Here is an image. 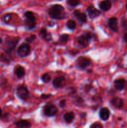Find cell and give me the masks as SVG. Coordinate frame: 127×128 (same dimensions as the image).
Masks as SVG:
<instances>
[{"label":"cell","mask_w":127,"mask_h":128,"mask_svg":"<svg viewBox=\"0 0 127 128\" xmlns=\"http://www.w3.org/2000/svg\"><path fill=\"white\" fill-rule=\"evenodd\" d=\"M112 1L110 0H103L98 4L100 9L103 11H108L112 8Z\"/></svg>","instance_id":"13"},{"label":"cell","mask_w":127,"mask_h":128,"mask_svg":"<svg viewBox=\"0 0 127 128\" xmlns=\"http://www.w3.org/2000/svg\"><path fill=\"white\" fill-rule=\"evenodd\" d=\"M75 64L78 68L81 69V70H84L90 65L91 60L88 58L85 57V56H80L77 59Z\"/></svg>","instance_id":"6"},{"label":"cell","mask_w":127,"mask_h":128,"mask_svg":"<svg viewBox=\"0 0 127 128\" xmlns=\"http://www.w3.org/2000/svg\"><path fill=\"white\" fill-rule=\"evenodd\" d=\"M112 1H114V2H117V0H112Z\"/></svg>","instance_id":"37"},{"label":"cell","mask_w":127,"mask_h":128,"mask_svg":"<svg viewBox=\"0 0 127 128\" xmlns=\"http://www.w3.org/2000/svg\"><path fill=\"white\" fill-rule=\"evenodd\" d=\"M91 88H92V86H91L90 84H87L85 86V91H87V92L89 91Z\"/></svg>","instance_id":"33"},{"label":"cell","mask_w":127,"mask_h":128,"mask_svg":"<svg viewBox=\"0 0 127 128\" xmlns=\"http://www.w3.org/2000/svg\"><path fill=\"white\" fill-rule=\"evenodd\" d=\"M41 80L45 83H47V82H49L51 80V77L49 75V74L45 73L41 76Z\"/></svg>","instance_id":"26"},{"label":"cell","mask_w":127,"mask_h":128,"mask_svg":"<svg viewBox=\"0 0 127 128\" xmlns=\"http://www.w3.org/2000/svg\"><path fill=\"white\" fill-rule=\"evenodd\" d=\"M17 95L21 100H27L29 96V92L25 86H21L17 88Z\"/></svg>","instance_id":"8"},{"label":"cell","mask_w":127,"mask_h":128,"mask_svg":"<svg viewBox=\"0 0 127 128\" xmlns=\"http://www.w3.org/2000/svg\"><path fill=\"white\" fill-rule=\"evenodd\" d=\"M2 39L1 38V37H0V44H1L2 43Z\"/></svg>","instance_id":"36"},{"label":"cell","mask_w":127,"mask_h":128,"mask_svg":"<svg viewBox=\"0 0 127 128\" xmlns=\"http://www.w3.org/2000/svg\"><path fill=\"white\" fill-rule=\"evenodd\" d=\"M1 116H2V110H1V108H0V118L1 117Z\"/></svg>","instance_id":"35"},{"label":"cell","mask_w":127,"mask_h":128,"mask_svg":"<svg viewBox=\"0 0 127 128\" xmlns=\"http://www.w3.org/2000/svg\"><path fill=\"white\" fill-rule=\"evenodd\" d=\"M20 40L19 37H9L6 40L5 42V51L4 52H7L11 54V52L14 50L15 48L17 46V43L19 42Z\"/></svg>","instance_id":"2"},{"label":"cell","mask_w":127,"mask_h":128,"mask_svg":"<svg viewBox=\"0 0 127 128\" xmlns=\"http://www.w3.org/2000/svg\"><path fill=\"white\" fill-rule=\"evenodd\" d=\"M108 26L114 32H118V19L117 18L112 17L108 20Z\"/></svg>","instance_id":"12"},{"label":"cell","mask_w":127,"mask_h":128,"mask_svg":"<svg viewBox=\"0 0 127 128\" xmlns=\"http://www.w3.org/2000/svg\"><path fill=\"white\" fill-rule=\"evenodd\" d=\"M123 40H124L125 42L127 44V32H126L124 34V36H123Z\"/></svg>","instance_id":"34"},{"label":"cell","mask_w":127,"mask_h":128,"mask_svg":"<svg viewBox=\"0 0 127 128\" xmlns=\"http://www.w3.org/2000/svg\"><path fill=\"white\" fill-rule=\"evenodd\" d=\"M14 73L19 79H21L25 76L26 71L24 68L21 66H17L14 69Z\"/></svg>","instance_id":"18"},{"label":"cell","mask_w":127,"mask_h":128,"mask_svg":"<svg viewBox=\"0 0 127 128\" xmlns=\"http://www.w3.org/2000/svg\"><path fill=\"white\" fill-rule=\"evenodd\" d=\"M64 118L67 123H71L75 118V114L73 112H67L65 114Z\"/></svg>","instance_id":"21"},{"label":"cell","mask_w":127,"mask_h":128,"mask_svg":"<svg viewBox=\"0 0 127 128\" xmlns=\"http://www.w3.org/2000/svg\"><path fill=\"white\" fill-rule=\"evenodd\" d=\"M90 128H103V126H102L100 122H95L91 124Z\"/></svg>","instance_id":"28"},{"label":"cell","mask_w":127,"mask_h":128,"mask_svg":"<svg viewBox=\"0 0 127 128\" xmlns=\"http://www.w3.org/2000/svg\"><path fill=\"white\" fill-rule=\"evenodd\" d=\"M87 12L89 18L91 19L96 18L98 17L101 14L100 11L93 6H88L87 8Z\"/></svg>","instance_id":"9"},{"label":"cell","mask_w":127,"mask_h":128,"mask_svg":"<svg viewBox=\"0 0 127 128\" xmlns=\"http://www.w3.org/2000/svg\"><path fill=\"white\" fill-rule=\"evenodd\" d=\"M31 52V46L29 44L22 43L19 46L17 50L18 55L21 58H24L28 56Z\"/></svg>","instance_id":"7"},{"label":"cell","mask_w":127,"mask_h":128,"mask_svg":"<svg viewBox=\"0 0 127 128\" xmlns=\"http://www.w3.org/2000/svg\"><path fill=\"white\" fill-rule=\"evenodd\" d=\"M43 111L44 115L48 117H52L55 116L58 112L57 108L52 104H47L43 108Z\"/></svg>","instance_id":"5"},{"label":"cell","mask_w":127,"mask_h":128,"mask_svg":"<svg viewBox=\"0 0 127 128\" xmlns=\"http://www.w3.org/2000/svg\"><path fill=\"white\" fill-rule=\"evenodd\" d=\"M126 8H127V4H126Z\"/></svg>","instance_id":"38"},{"label":"cell","mask_w":127,"mask_h":128,"mask_svg":"<svg viewBox=\"0 0 127 128\" xmlns=\"http://www.w3.org/2000/svg\"><path fill=\"white\" fill-rule=\"evenodd\" d=\"M16 126L17 128H30L31 126V124L29 121L27 120H22L17 121Z\"/></svg>","instance_id":"20"},{"label":"cell","mask_w":127,"mask_h":128,"mask_svg":"<svg viewBox=\"0 0 127 128\" xmlns=\"http://www.w3.org/2000/svg\"><path fill=\"white\" fill-rule=\"evenodd\" d=\"M66 2L71 7H76L80 3V0H66Z\"/></svg>","instance_id":"22"},{"label":"cell","mask_w":127,"mask_h":128,"mask_svg":"<svg viewBox=\"0 0 127 128\" xmlns=\"http://www.w3.org/2000/svg\"><path fill=\"white\" fill-rule=\"evenodd\" d=\"M47 12L51 18L54 20H63L65 18V8L63 6L59 4H55L50 6L47 10Z\"/></svg>","instance_id":"1"},{"label":"cell","mask_w":127,"mask_h":128,"mask_svg":"<svg viewBox=\"0 0 127 128\" xmlns=\"http://www.w3.org/2000/svg\"><path fill=\"white\" fill-rule=\"evenodd\" d=\"M25 16V25L29 30H32L36 26V20L35 15L32 11H27L24 13Z\"/></svg>","instance_id":"3"},{"label":"cell","mask_w":127,"mask_h":128,"mask_svg":"<svg viewBox=\"0 0 127 128\" xmlns=\"http://www.w3.org/2000/svg\"><path fill=\"white\" fill-rule=\"evenodd\" d=\"M76 101H77V102L78 104H82L83 102H84V101H83V99L80 97L77 98L76 99Z\"/></svg>","instance_id":"32"},{"label":"cell","mask_w":127,"mask_h":128,"mask_svg":"<svg viewBox=\"0 0 127 128\" xmlns=\"http://www.w3.org/2000/svg\"><path fill=\"white\" fill-rule=\"evenodd\" d=\"M73 14L77 20L82 23H85L87 21V16L85 13L81 12L80 10H76L73 11Z\"/></svg>","instance_id":"11"},{"label":"cell","mask_w":127,"mask_h":128,"mask_svg":"<svg viewBox=\"0 0 127 128\" xmlns=\"http://www.w3.org/2000/svg\"><path fill=\"white\" fill-rule=\"evenodd\" d=\"M12 16V13L5 14L2 16V20H3V21L6 24H9V23L10 21L11 20Z\"/></svg>","instance_id":"24"},{"label":"cell","mask_w":127,"mask_h":128,"mask_svg":"<svg viewBox=\"0 0 127 128\" xmlns=\"http://www.w3.org/2000/svg\"><path fill=\"white\" fill-rule=\"evenodd\" d=\"M111 104H112V106L117 108H122L123 106L124 102H123V100L122 98L115 97L112 98V100H111Z\"/></svg>","instance_id":"16"},{"label":"cell","mask_w":127,"mask_h":128,"mask_svg":"<svg viewBox=\"0 0 127 128\" xmlns=\"http://www.w3.org/2000/svg\"><path fill=\"white\" fill-rule=\"evenodd\" d=\"M66 105V100H62L59 102V106H61V108H64Z\"/></svg>","instance_id":"31"},{"label":"cell","mask_w":127,"mask_h":128,"mask_svg":"<svg viewBox=\"0 0 127 128\" xmlns=\"http://www.w3.org/2000/svg\"><path fill=\"white\" fill-rule=\"evenodd\" d=\"M115 88L118 91H122L125 87V81L123 79H118L114 81Z\"/></svg>","instance_id":"17"},{"label":"cell","mask_w":127,"mask_h":128,"mask_svg":"<svg viewBox=\"0 0 127 128\" xmlns=\"http://www.w3.org/2000/svg\"><path fill=\"white\" fill-rule=\"evenodd\" d=\"M39 36L42 38V39H44V40H46V41H50L52 40V35L50 32H48L47 31V30L44 28H42L39 31Z\"/></svg>","instance_id":"14"},{"label":"cell","mask_w":127,"mask_h":128,"mask_svg":"<svg viewBox=\"0 0 127 128\" xmlns=\"http://www.w3.org/2000/svg\"><path fill=\"white\" fill-rule=\"evenodd\" d=\"M68 39H69V35L67 34H62L59 36V41L61 43H65L68 41Z\"/></svg>","instance_id":"23"},{"label":"cell","mask_w":127,"mask_h":128,"mask_svg":"<svg viewBox=\"0 0 127 128\" xmlns=\"http://www.w3.org/2000/svg\"><path fill=\"white\" fill-rule=\"evenodd\" d=\"M65 81V78L64 76H57V77L55 78L54 80H53L52 84H53L54 87H55L56 88H61L64 86Z\"/></svg>","instance_id":"10"},{"label":"cell","mask_w":127,"mask_h":128,"mask_svg":"<svg viewBox=\"0 0 127 128\" xmlns=\"http://www.w3.org/2000/svg\"><path fill=\"white\" fill-rule=\"evenodd\" d=\"M36 38H37V36H36V35L32 34L26 39V41H27V42H33V41H34Z\"/></svg>","instance_id":"27"},{"label":"cell","mask_w":127,"mask_h":128,"mask_svg":"<svg viewBox=\"0 0 127 128\" xmlns=\"http://www.w3.org/2000/svg\"><path fill=\"white\" fill-rule=\"evenodd\" d=\"M92 37H93V34L90 32H87L77 38V42L82 48H86L89 45L90 41Z\"/></svg>","instance_id":"4"},{"label":"cell","mask_w":127,"mask_h":128,"mask_svg":"<svg viewBox=\"0 0 127 128\" xmlns=\"http://www.w3.org/2000/svg\"><path fill=\"white\" fill-rule=\"evenodd\" d=\"M52 96L51 94H42L41 96V98L43 100H47V99L50 98Z\"/></svg>","instance_id":"30"},{"label":"cell","mask_w":127,"mask_h":128,"mask_svg":"<svg viewBox=\"0 0 127 128\" xmlns=\"http://www.w3.org/2000/svg\"><path fill=\"white\" fill-rule=\"evenodd\" d=\"M0 61L3 62V63L6 64H10L11 61V54L6 52L1 53L0 54Z\"/></svg>","instance_id":"19"},{"label":"cell","mask_w":127,"mask_h":128,"mask_svg":"<svg viewBox=\"0 0 127 128\" xmlns=\"http://www.w3.org/2000/svg\"><path fill=\"white\" fill-rule=\"evenodd\" d=\"M67 26L70 30H74L76 28L75 21L73 20H69L67 22Z\"/></svg>","instance_id":"25"},{"label":"cell","mask_w":127,"mask_h":128,"mask_svg":"<svg viewBox=\"0 0 127 128\" xmlns=\"http://www.w3.org/2000/svg\"><path fill=\"white\" fill-rule=\"evenodd\" d=\"M110 115V110L107 108H102L99 111V116L100 118L103 121H107L108 120Z\"/></svg>","instance_id":"15"},{"label":"cell","mask_w":127,"mask_h":128,"mask_svg":"<svg viewBox=\"0 0 127 128\" xmlns=\"http://www.w3.org/2000/svg\"><path fill=\"white\" fill-rule=\"evenodd\" d=\"M122 26L123 28L127 30V19L123 18L122 20Z\"/></svg>","instance_id":"29"}]
</instances>
